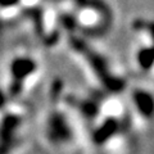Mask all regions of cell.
Instances as JSON below:
<instances>
[{
  "mask_svg": "<svg viewBox=\"0 0 154 154\" xmlns=\"http://www.w3.org/2000/svg\"><path fill=\"white\" fill-rule=\"evenodd\" d=\"M69 44L77 53H80L81 55L85 57V59L88 60L89 66L93 68L96 77L102 81V84L108 90L121 91L125 88V81L121 80L119 77H116L110 73L107 60H105L99 53H96L95 50L91 49L84 40L77 38V37H71Z\"/></svg>",
  "mask_w": 154,
  "mask_h": 154,
  "instance_id": "6da1fadb",
  "label": "cell"
},
{
  "mask_svg": "<svg viewBox=\"0 0 154 154\" xmlns=\"http://www.w3.org/2000/svg\"><path fill=\"white\" fill-rule=\"evenodd\" d=\"M72 128L68 123V119L60 112L50 113L46 122V135L48 139L54 144L68 143L72 139Z\"/></svg>",
  "mask_w": 154,
  "mask_h": 154,
  "instance_id": "7a4b0ae2",
  "label": "cell"
},
{
  "mask_svg": "<svg viewBox=\"0 0 154 154\" xmlns=\"http://www.w3.org/2000/svg\"><path fill=\"white\" fill-rule=\"evenodd\" d=\"M21 125V119L16 114H8L0 123V154H8L14 144V135Z\"/></svg>",
  "mask_w": 154,
  "mask_h": 154,
  "instance_id": "3957f363",
  "label": "cell"
},
{
  "mask_svg": "<svg viewBox=\"0 0 154 154\" xmlns=\"http://www.w3.org/2000/svg\"><path fill=\"white\" fill-rule=\"evenodd\" d=\"M9 69H11L13 81L23 84V81L27 77H30L32 73H35V71L37 69V64L35 60L28 57H17L12 60Z\"/></svg>",
  "mask_w": 154,
  "mask_h": 154,
  "instance_id": "277c9868",
  "label": "cell"
},
{
  "mask_svg": "<svg viewBox=\"0 0 154 154\" xmlns=\"http://www.w3.org/2000/svg\"><path fill=\"white\" fill-rule=\"evenodd\" d=\"M119 130V121L116 117H107L93 134V141L96 145H103L110 140Z\"/></svg>",
  "mask_w": 154,
  "mask_h": 154,
  "instance_id": "5b68a950",
  "label": "cell"
},
{
  "mask_svg": "<svg viewBox=\"0 0 154 154\" xmlns=\"http://www.w3.org/2000/svg\"><path fill=\"white\" fill-rule=\"evenodd\" d=\"M132 100L135 102V105L143 117H152L153 113V96L150 93L145 90L136 89L132 91Z\"/></svg>",
  "mask_w": 154,
  "mask_h": 154,
  "instance_id": "8992f818",
  "label": "cell"
},
{
  "mask_svg": "<svg viewBox=\"0 0 154 154\" xmlns=\"http://www.w3.org/2000/svg\"><path fill=\"white\" fill-rule=\"evenodd\" d=\"M137 63L140 68L144 71H148L153 66V50L152 48H141L137 53Z\"/></svg>",
  "mask_w": 154,
  "mask_h": 154,
  "instance_id": "52a82bcc",
  "label": "cell"
},
{
  "mask_svg": "<svg viewBox=\"0 0 154 154\" xmlns=\"http://www.w3.org/2000/svg\"><path fill=\"white\" fill-rule=\"evenodd\" d=\"M80 109L88 118H95L99 113V108L94 102H80Z\"/></svg>",
  "mask_w": 154,
  "mask_h": 154,
  "instance_id": "ba28073f",
  "label": "cell"
},
{
  "mask_svg": "<svg viewBox=\"0 0 154 154\" xmlns=\"http://www.w3.org/2000/svg\"><path fill=\"white\" fill-rule=\"evenodd\" d=\"M62 89H63V82L60 80H57L53 82V86H51V94L53 95H59L62 93Z\"/></svg>",
  "mask_w": 154,
  "mask_h": 154,
  "instance_id": "9c48e42d",
  "label": "cell"
},
{
  "mask_svg": "<svg viewBox=\"0 0 154 154\" xmlns=\"http://www.w3.org/2000/svg\"><path fill=\"white\" fill-rule=\"evenodd\" d=\"M19 2V0H0V7H4V8H9V7H13Z\"/></svg>",
  "mask_w": 154,
  "mask_h": 154,
  "instance_id": "30bf717a",
  "label": "cell"
},
{
  "mask_svg": "<svg viewBox=\"0 0 154 154\" xmlns=\"http://www.w3.org/2000/svg\"><path fill=\"white\" fill-rule=\"evenodd\" d=\"M5 102H7L5 94H4L3 91L0 90V109H2V108H4V105H5Z\"/></svg>",
  "mask_w": 154,
  "mask_h": 154,
  "instance_id": "8fae6325",
  "label": "cell"
}]
</instances>
